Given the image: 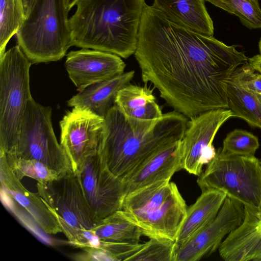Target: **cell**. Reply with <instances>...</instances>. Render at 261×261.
<instances>
[{
    "instance_id": "6da1fadb",
    "label": "cell",
    "mask_w": 261,
    "mask_h": 261,
    "mask_svg": "<svg viewBox=\"0 0 261 261\" xmlns=\"http://www.w3.org/2000/svg\"><path fill=\"white\" fill-rule=\"evenodd\" d=\"M236 46L176 24L145 3L134 55L142 81L190 119L228 109L226 82L248 61Z\"/></svg>"
},
{
    "instance_id": "7a4b0ae2",
    "label": "cell",
    "mask_w": 261,
    "mask_h": 261,
    "mask_svg": "<svg viewBox=\"0 0 261 261\" xmlns=\"http://www.w3.org/2000/svg\"><path fill=\"white\" fill-rule=\"evenodd\" d=\"M187 119L173 111L158 119H140L125 115L115 105L104 118L98 153L109 171L122 180L154 150L181 140Z\"/></svg>"
},
{
    "instance_id": "3957f363",
    "label": "cell",
    "mask_w": 261,
    "mask_h": 261,
    "mask_svg": "<svg viewBox=\"0 0 261 261\" xmlns=\"http://www.w3.org/2000/svg\"><path fill=\"white\" fill-rule=\"evenodd\" d=\"M145 0H79L69 18L72 46L127 59L134 55Z\"/></svg>"
},
{
    "instance_id": "277c9868",
    "label": "cell",
    "mask_w": 261,
    "mask_h": 261,
    "mask_svg": "<svg viewBox=\"0 0 261 261\" xmlns=\"http://www.w3.org/2000/svg\"><path fill=\"white\" fill-rule=\"evenodd\" d=\"M187 206L176 185L162 180L128 194L122 210L149 238L175 241Z\"/></svg>"
},
{
    "instance_id": "5b68a950",
    "label": "cell",
    "mask_w": 261,
    "mask_h": 261,
    "mask_svg": "<svg viewBox=\"0 0 261 261\" xmlns=\"http://www.w3.org/2000/svg\"><path fill=\"white\" fill-rule=\"evenodd\" d=\"M66 0H35L16 34L32 64L57 61L72 46Z\"/></svg>"
},
{
    "instance_id": "8992f818",
    "label": "cell",
    "mask_w": 261,
    "mask_h": 261,
    "mask_svg": "<svg viewBox=\"0 0 261 261\" xmlns=\"http://www.w3.org/2000/svg\"><path fill=\"white\" fill-rule=\"evenodd\" d=\"M197 182L202 191H221L244 207L261 213V161L255 156L230 154L219 148Z\"/></svg>"
},
{
    "instance_id": "52a82bcc",
    "label": "cell",
    "mask_w": 261,
    "mask_h": 261,
    "mask_svg": "<svg viewBox=\"0 0 261 261\" xmlns=\"http://www.w3.org/2000/svg\"><path fill=\"white\" fill-rule=\"evenodd\" d=\"M32 62L17 44L0 57V150L14 148L28 103L32 96L29 71Z\"/></svg>"
},
{
    "instance_id": "ba28073f",
    "label": "cell",
    "mask_w": 261,
    "mask_h": 261,
    "mask_svg": "<svg viewBox=\"0 0 261 261\" xmlns=\"http://www.w3.org/2000/svg\"><path fill=\"white\" fill-rule=\"evenodd\" d=\"M6 154L38 161L60 175L73 171L69 157L55 135L51 108L39 104L33 97L25 109L15 146Z\"/></svg>"
},
{
    "instance_id": "9c48e42d",
    "label": "cell",
    "mask_w": 261,
    "mask_h": 261,
    "mask_svg": "<svg viewBox=\"0 0 261 261\" xmlns=\"http://www.w3.org/2000/svg\"><path fill=\"white\" fill-rule=\"evenodd\" d=\"M74 172L98 221L122 210L125 196L123 182L109 171L98 152L88 158Z\"/></svg>"
},
{
    "instance_id": "30bf717a",
    "label": "cell",
    "mask_w": 261,
    "mask_h": 261,
    "mask_svg": "<svg viewBox=\"0 0 261 261\" xmlns=\"http://www.w3.org/2000/svg\"><path fill=\"white\" fill-rule=\"evenodd\" d=\"M233 117L230 109H218L190 119L181 140L182 169L195 175L201 173L203 166L216 155L213 142L218 131Z\"/></svg>"
},
{
    "instance_id": "8fae6325",
    "label": "cell",
    "mask_w": 261,
    "mask_h": 261,
    "mask_svg": "<svg viewBox=\"0 0 261 261\" xmlns=\"http://www.w3.org/2000/svg\"><path fill=\"white\" fill-rule=\"evenodd\" d=\"M36 186L43 200L70 225L91 229L98 222L73 171L61 174L51 181L43 184L38 182Z\"/></svg>"
},
{
    "instance_id": "7c38bea8",
    "label": "cell",
    "mask_w": 261,
    "mask_h": 261,
    "mask_svg": "<svg viewBox=\"0 0 261 261\" xmlns=\"http://www.w3.org/2000/svg\"><path fill=\"white\" fill-rule=\"evenodd\" d=\"M60 125V144L75 172L88 158L98 152L104 118L87 109L73 107L64 115Z\"/></svg>"
},
{
    "instance_id": "4fadbf2b",
    "label": "cell",
    "mask_w": 261,
    "mask_h": 261,
    "mask_svg": "<svg viewBox=\"0 0 261 261\" xmlns=\"http://www.w3.org/2000/svg\"><path fill=\"white\" fill-rule=\"evenodd\" d=\"M244 216V205L226 197L212 222L187 242L175 246L174 261H196L210 255L241 225Z\"/></svg>"
},
{
    "instance_id": "5bb4252c",
    "label": "cell",
    "mask_w": 261,
    "mask_h": 261,
    "mask_svg": "<svg viewBox=\"0 0 261 261\" xmlns=\"http://www.w3.org/2000/svg\"><path fill=\"white\" fill-rule=\"evenodd\" d=\"M65 65L79 92L121 74L126 66L121 58L116 55L85 48L70 51Z\"/></svg>"
},
{
    "instance_id": "9a60e30c",
    "label": "cell",
    "mask_w": 261,
    "mask_h": 261,
    "mask_svg": "<svg viewBox=\"0 0 261 261\" xmlns=\"http://www.w3.org/2000/svg\"><path fill=\"white\" fill-rule=\"evenodd\" d=\"M181 140L154 150L122 180L125 196L156 181L170 180L175 172L182 169Z\"/></svg>"
},
{
    "instance_id": "2e32d148",
    "label": "cell",
    "mask_w": 261,
    "mask_h": 261,
    "mask_svg": "<svg viewBox=\"0 0 261 261\" xmlns=\"http://www.w3.org/2000/svg\"><path fill=\"white\" fill-rule=\"evenodd\" d=\"M1 192L19 204L32 217L38 227L47 234L62 232L52 211L38 192L29 191L21 183L8 163L6 154L0 150Z\"/></svg>"
},
{
    "instance_id": "e0dca14e",
    "label": "cell",
    "mask_w": 261,
    "mask_h": 261,
    "mask_svg": "<svg viewBox=\"0 0 261 261\" xmlns=\"http://www.w3.org/2000/svg\"><path fill=\"white\" fill-rule=\"evenodd\" d=\"M134 74V70H131L91 85L71 98L68 101V105L71 107L87 109L105 118L111 108L115 105L118 92L130 84Z\"/></svg>"
},
{
    "instance_id": "ac0fdd59",
    "label": "cell",
    "mask_w": 261,
    "mask_h": 261,
    "mask_svg": "<svg viewBox=\"0 0 261 261\" xmlns=\"http://www.w3.org/2000/svg\"><path fill=\"white\" fill-rule=\"evenodd\" d=\"M174 23L213 36L214 28L205 0H154L152 5Z\"/></svg>"
},
{
    "instance_id": "d6986e66",
    "label": "cell",
    "mask_w": 261,
    "mask_h": 261,
    "mask_svg": "<svg viewBox=\"0 0 261 261\" xmlns=\"http://www.w3.org/2000/svg\"><path fill=\"white\" fill-rule=\"evenodd\" d=\"M226 197L225 193L217 190L202 191L195 203L187 208L186 216L175 241V246L187 242L212 222Z\"/></svg>"
},
{
    "instance_id": "ffe728a7",
    "label": "cell",
    "mask_w": 261,
    "mask_h": 261,
    "mask_svg": "<svg viewBox=\"0 0 261 261\" xmlns=\"http://www.w3.org/2000/svg\"><path fill=\"white\" fill-rule=\"evenodd\" d=\"M153 90L146 86L129 84L118 92L115 105L128 116L143 120L159 119L163 113Z\"/></svg>"
},
{
    "instance_id": "44dd1931",
    "label": "cell",
    "mask_w": 261,
    "mask_h": 261,
    "mask_svg": "<svg viewBox=\"0 0 261 261\" xmlns=\"http://www.w3.org/2000/svg\"><path fill=\"white\" fill-rule=\"evenodd\" d=\"M228 109L234 117L261 129V94L241 87L230 78L226 82Z\"/></svg>"
},
{
    "instance_id": "7402d4cb",
    "label": "cell",
    "mask_w": 261,
    "mask_h": 261,
    "mask_svg": "<svg viewBox=\"0 0 261 261\" xmlns=\"http://www.w3.org/2000/svg\"><path fill=\"white\" fill-rule=\"evenodd\" d=\"M91 230L99 240L108 242L139 243L143 236L139 227L123 210L102 219Z\"/></svg>"
},
{
    "instance_id": "603a6c76",
    "label": "cell",
    "mask_w": 261,
    "mask_h": 261,
    "mask_svg": "<svg viewBox=\"0 0 261 261\" xmlns=\"http://www.w3.org/2000/svg\"><path fill=\"white\" fill-rule=\"evenodd\" d=\"M26 17L22 0H0V57Z\"/></svg>"
},
{
    "instance_id": "cb8c5ba5",
    "label": "cell",
    "mask_w": 261,
    "mask_h": 261,
    "mask_svg": "<svg viewBox=\"0 0 261 261\" xmlns=\"http://www.w3.org/2000/svg\"><path fill=\"white\" fill-rule=\"evenodd\" d=\"M238 17L250 29L261 28V8L258 0H205Z\"/></svg>"
},
{
    "instance_id": "d4e9b609",
    "label": "cell",
    "mask_w": 261,
    "mask_h": 261,
    "mask_svg": "<svg viewBox=\"0 0 261 261\" xmlns=\"http://www.w3.org/2000/svg\"><path fill=\"white\" fill-rule=\"evenodd\" d=\"M6 154L8 164L20 180L28 177L43 184L54 180L60 175L38 161L21 159L11 154Z\"/></svg>"
},
{
    "instance_id": "484cf974",
    "label": "cell",
    "mask_w": 261,
    "mask_h": 261,
    "mask_svg": "<svg viewBox=\"0 0 261 261\" xmlns=\"http://www.w3.org/2000/svg\"><path fill=\"white\" fill-rule=\"evenodd\" d=\"M175 242L164 239L149 238L127 260L174 261Z\"/></svg>"
},
{
    "instance_id": "4316f807",
    "label": "cell",
    "mask_w": 261,
    "mask_h": 261,
    "mask_svg": "<svg viewBox=\"0 0 261 261\" xmlns=\"http://www.w3.org/2000/svg\"><path fill=\"white\" fill-rule=\"evenodd\" d=\"M259 146L257 137L246 130L235 129L227 134L221 149L230 154L252 156Z\"/></svg>"
},
{
    "instance_id": "83f0119b",
    "label": "cell",
    "mask_w": 261,
    "mask_h": 261,
    "mask_svg": "<svg viewBox=\"0 0 261 261\" xmlns=\"http://www.w3.org/2000/svg\"><path fill=\"white\" fill-rule=\"evenodd\" d=\"M230 79L243 88L261 94V74L248 63L239 67Z\"/></svg>"
},
{
    "instance_id": "f1b7e54d",
    "label": "cell",
    "mask_w": 261,
    "mask_h": 261,
    "mask_svg": "<svg viewBox=\"0 0 261 261\" xmlns=\"http://www.w3.org/2000/svg\"><path fill=\"white\" fill-rule=\"evenodd\" d=\"M248 64L256 72L261 74V55H256L248 58Z\"/></svg>"
},
{
    "instance_id": "f546056e",
    "label": "cell",
    "mask_w": 261,
    "mask_h": 261,
    "mask_svg": "<svg viewBox=\"0 0 261 261\" xmlns=\"http://www.w3.org/2000/svg\"><path fill=\"white\" fill-rule=\"evenodd\" d=\"M25 8L26 15L29 13L35 0H22Z\"/></svg>"
},
{
    "instance_id": "4dcf8cb0",
    "label": "cell",
    "mask_w": 261,
    "mask_h": 261,
    "mask_svg": "<svg viewBox=\"0 0 261 261\" xmlns=\"http://www.w3.org/2000/svg\"><path fill=\"white\" fill-rule=\"evenodd\" d=\"M254 214L255 220L258 228L261 232V213L253 211Z\"/></svg>"
},
{
    "instance_id": "1f68e13d",
    "label": "cell",
    "mask_w": 261,
    "mask_h": 261,
    "mask_svg": "<svg viewBox=\"0 0 261 261\" xmlns=\"http://www.w3.org/2000/svg\"><path fill=\"white\" fill-rule=\"evenodd\" d=\"M79 0H66L67 7L70 11L71 8L76 5Z\"/></svg>"
},
{
    "instance_id": "d6a6232c",
    "label": "cell",
    "mask_w": 261,
    "mask_h": 261,
    "mask_svg": "<svg viewBox=\"0 0 261 261\" xmlns=\"http://www.w3.org/2000/svg\"><path fill=\"white\" fill-rule=\"evenodd\" d=\"M258 49L259 53L261 55V38L258 42Z\"/></svg>"
}]
</instances>
